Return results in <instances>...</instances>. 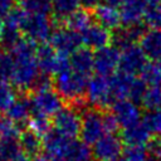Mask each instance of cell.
Masks as SVG:
<instances>
[{
	"label": "cell",
	"instance_id": "obj_1",
	"mask_svg": "<svg viewBox=\"0 0 161 161\" xmlns=\"http://www.w3.org/2000/svg\"><path fill=\"white\" fill-rule=\"evenodd\" d=\"M36 47L29 39H20L10 50L14 63L11 83L20 91L33 88L40 74L36 62Z\"/></svg>",
	"mask_w": 161,
	"mask_h": 161
},
{
	"label": "cell",
	"instance_id": "obj_2",
	"mask_svg": "<svg viewBox=\"0 0 161 161\" xmlns=\"http://www.w3.org/2000/svg\"><path fill=\"white\" fill-rule=\"evenodd\" d=\"M91 77H86L74 72L72 68L55 74L54 87L58 94L70 103L77 109H82L86 106L87 84Z\"/></svg>",
	"mask_w": 161,
	"mask_h": 161
},
{
	"label": "cell",
	"instance_id": "obj_3",
	"mask_svg": "<svg viewBox=\"0 0 161 161\" xmlns=\"http://www.w3.org/2000/svg\"><path fill=\"white\" fill-rule=\"evenodd\" d=\"M86 97L88 103L96 108L103 109L108 106H112L116 99L112 92L111 78L99 74L91 77L87 84Z\"/></svg>",
	"mask_w": 161,
	"mask_h": 161
},
{
	"label": "cell",
	"instance_id": "obj_4",
	"mask_svg": "<svg viewBox=\"0 0 161 161\" xmlns=\"http://www.w3.org/2000/svg\"><path fill=\"white\" fill-rule=\"evenodd\" d=\"M29 99L31 114H39L49 118L54 117L63 108V98L52 87L34 91Z\"/></svg>",
	"mask_w": 161,
	"mask_h": 161
},
{
	"label": "cell",
	"instance_id": "obj_5",
	"mask_svg": "<svg viewBox=\"0 0 161 161\" xmlns=\"http://www.w3.org/2000/svg\"><path fill=\"white\" fill-rule=\"evenodd\" d=\"M36 62L42 74H58L70 68L68 55L55 52L50 44H43L36 49Z\"/></svg>",
	"mask_w": 161,
	"mask_h": 161
},
{
	"label": "cell",
	"instance_id": "obj_6",
	"mask_svg": "<svg viewBox=\"0 0 161 161\" xmlns=\"http://www.w3.org/2000/svg\"><path fill=\"white\" fill-rule=\"evenodd\" d=\"M74 140L64 137L55 130H50L43 136V148L45 156L53 161H69Z\"/></svg>",
	"mask_w": 161,
	"mask_h": 161
},
{
	"label": "cell",
	"instance_id": "obj_7",
	"mask_svg": "<svg viewBox=\"0 0 161 161\" xmlns=\"http://www.w3.org/2000/svg\"><path fill=\"white\" fill-rule=\"evenodd\" d=\"M53 24L48 15L43 14H26L21 31L25 34L26 39L31 40L33 43H44L48 40L53 33Z\"/></svg>",
	"mask_w": 161,
	"mask_h": 161
},
{
	"label": "cell",
	"instance_id": "obj_8",
	"mask_svg": "<svg viewBox=\"0 0 161 161\" xmlns=\"http://www.w3.org/2000/svg\"><path fill=\"white\" fill-rule=\"evenodd\" d=\"M103 113L98 109H87L82 116V123H80V140L87 146L94 145L102 136H104L106 128H104V118Z\"/></svg>",
	"mask_w": 161,
	"mask_h": 161
},
{
	"label": "cell",
	"instance_id": "obj_9",
	"mask_svg": "<svg viewBox=\"0 0 161 161\" xmlns=\"http://www.w3.org/2000/svg\"><path fill=\"white\" fill-rule=\"evenodd\" d=\"M80 123L82 117L78 113V109L73 106L63 107L53 119V126L58 133L63 135L64 137L75 140V137L80 132Z\"/></svg>",
	"mask_w": 161,
	"mask_h": 161
},
{
	"label": "cell",
	"instance_id": "obj_10",
	"mask_svg": "<svg viewBox=\"0 0 161 161\" xmlns=\"http://www.w3.org/2000/svg\"><path fill=\"white\" fill-rule=\"evenodd\" d=\"M147 64V57L137 44H131L121 48L119 50V65L118 69L122 73L136 75L140 74L143 67Z\"/></svg>",
	"mask_w": 161,
	"mask_h": 161
},
{
	"label": "cell",
	"instance_id": "obj_11",
	"mask_svg": "<svg viewBox=\"0 0 161 161\" xmlns=\"http://www.w3.org/2000/svg\"><path fill=\"white\" fill-rule=\"evenodd\" d=\"M49 40L50 45L55 49V52L63 55H72L83 44L80 33H77L69 28L54 29Z\"/></svg>",
	"mask_w": 161,
	"mask_h": 161
},
{
	"label": "cell",
	"instance_id": "obj_12",
	"mask_svg": "<svg viewBox=\"0 0 161 161\" xmlns=\"http://www.w3.org/2000/svg\"><path fill=\"white\" fill-rule=\"evenodd\" d=\"M123 152V142L116 133H106L94 145L92 156L96 161H114Z\"/></svg>",
	"mask_w": 161,
	"mask_h": 161
},
{
	"label": "cell",
	"instance_id": "obj_13",
	"mask_svg": "<svg viewBox=\"0 0 161 161\" xmlns=\"http://www.w3.org/2000/svg\"><path fill=\"white\" fill-rule=\"evenodd\" d=\"M119 50L117 47L107 45L94 53V70L99 75L111 77L118 69Z\"/></svg>",
	"mask_w": 161,
	"mask_h": 161
},
{
	"label": "cell",
	"instance_id": "obj_14",
	"mask_svg": "<svg viewBox=\"0 0 161 161\" xmlns=\"http://www.w3.org/2000/svg\"><path fill=\"white\" fill-rule=\"evenodd\" d=\"M119 127L127 128L141 122V109L131 99H118L112 104V112Z\"/></svg>",
	"mask_w": 161,
	"mask_h": 161
},
{
	"label": "cell",
	"instance_id": "obj_15",
	"mask_svg": "<svg viewBox=\"0 0 161 161\" xmlns=\"http://www.w3.org/2000/svg\"><path fill=\"white\" fill-rule=\"evenodd\" d=\"M80 35H82L83 44L87 45L88 48H93L96 50L109 45V43L113 39L112 33L97 23L89 25L84 31L80 33Z\"/></svg>",
	"mask_w": 161,
	"mask_h": 161
},
{
	"label": "cell",
	"instance_id": "obj_16",
	"mask_svg": "<svg viewBox=\"0 0 161 161\" xmlns=\"http://www.w3.org/2000/svg\"><path fill=\"white\" fill-rule=\"evenodd\" d=\"M118 10L122 25L132 26L141 24V20L145 18L146 6L142 0H126Z\"/></svg>",
	"mask_w": 161,
	"mask_h": 161
},
{
	"label": "cell",
	"instance_id": "obj_17",
	"mask_svg": "<svg viewBox=\"0 0 161 161\" xmlns=\"http://www.w3.org/2000/svg\"><path fill=\"white\" fill-rule=\"evenodd\" d=\"M30 116H31L30 99L29 97H25V96L16 97L6 109L8 119L18 126L24 123L25 121H29Z\"/></svg>",
	"mask_w": 161,
	"mask_h": 161
},
{
	"label": "cell",
	"instance_id": "obj_18",
	"mask_svg": "<svg viewBox=\"0 0 161 161\" xmlns=\"http://www.w3.org/2000/svg\"><path fill=\"white\" fill-rule=\"evenodd\" d=\"M93 16L97 20V24L104 26L108 30L118 29L121 23V15L119 10L114 6H111L108 4H101L93 10Z\"/></svg>",
	"mask_w": 161,
	"mask_h": 161
},
{
	"label": "cell",
	"instance_id": "obj_19",
	"mask_svg": "<svg viewBox=\"0 0 161 161\" xmlns=\"http://www.w3.org/2000/svg\"><path fill=\"white\" fill-rule=\"evenodd\" d=\"M69 63L74 72L91 77V73L94 69V54L87 48H79L70 55Z\"/></svg>",
	"mask_w": 161,
	"mask_h": 161
},
{
	"label": "cell",
	"instance_id": "obj_20",
	"mask_svg": "<svg viewBox=\"0 0 161 161\" xmlns=\"http://www.w3.org/2000/svg\"><path fill=\"white\" fill-rule=\"evenodd\" d=\"M121 140L126 146H147L151 141V133L141 122L123 128Z\"/></svg>",
	"mask_w": 161,
	"mask_h": 161
},
{
	"label": "cell",
	"instance_id": "obj_21",
	"mask_svg": "<svg viewBox=\"0 0 161 161\" xmlns=\"http://www.w3.org/2000/svg\"><path fill=\"white\" fill-rule=\"evenodd\" d=\"M140 47L147 58L158 60L161 58V29H150L140 39Z\"/></svg>",
	"mask_w": 161,
	"mask_h": 161
},
{
	"label": "cell",
	"instance_id": "obj_22",
	"mask_svg": "<svg viewBox=\"0 0 161 161\" xmlns=\"http://www.w3.org/2000/svg\"><path fill=\"white\" fill-rule=\"evenodd\" d=\"M109 78H111V86H112V92H113L114 99L116 101L128 99L131 88L133 86L136 77L118 72V73H114L113 75H111Z\"/></svg>",
	"mask_w": 161,
	"mask_h": 161
},
{
	"label": "cell",
	"instance_id": "obj_23",
	"mask_svg": "<svg viewBox=\"0 0 161 161\" xmlns=\"http://www.w3.org/2000/svg\"><path fill=\"white\" fill-rule=\"evenodd\" d=\"M19 146H20V150L29 157H31V156L36 157L38 153L40 152V150L43 148V138L38 133H35L34 131L28 128V130L20 132Z\"/></svg>",
	"mask_w": 161,
	"mask_h": 161
},
{
	"label": "cell",
	"instance_id": "obj_24",
	"mask_svg": "<svg viewBox=\"0 0 161 161\" xmlns=\"http://www.w3.org/2000/svg\"><path fill=\"white\" fill-rule=\"evenodd\" d=\"M143 33H145V29H143L142 24L125 26V28L117 30L116 35H113V39H114L117 47L123 48V47H127L131 44H136V42H140Z\"/></svg>",
	"mask_w": 161,
	"mask_h": 161
},
{
	"label": "cell",
	"instance_id": "obj_25",
	"mask_svg": "<svg viewBox=\"0 0 161 161\" xmlns=\"http://www.w3.org/2000/svg\"><path fill=\"white\" fill-rule=\"evenodd\" d=\"M93 15L91 14L89 10L87 9H78L75 10L72 15H69L65 19V24L67 28L77 31V33H82L84 31L89 25H92L93 23Z\"/></svg>",
	"mask_w": 161,
	"mask_h": 161
},
{
	"label": "cell",
	"instance_id": "obj_26",
	"mask_svg": "<svg viewBox=\"0 0 161 161\" xmlns=\"http://www.w3.org/2000/svg\"><path fill=\"white\" fill-rule=\"evenodd\" d=\"M20 26L11 21L10 19L5 18L3 28H1V33H0V43L3 44V47L11 49L21 38H20Z\"/></svg>",
	"mask_w": 161,
	"mask_h": 161
},
{
	"label": "cell",
	"instance_id": "obj_27",
	"mask_svg": "<svg viewBox=\"0 0 161 161\" xmlns=\"http://www.w3.org/2000/svg\"><path fill=\"white\" fill-rule=\"evenodd\" d=\"M140 79L147 87H161V65L160 63H147L140 73Z\"/></svg>",
	"mask_w": 161,
	"mask_h": 161
},
{
	"label": "cell",
	"instance_id": "obj_28",
	"mask_svg": "<svg viewBox=\"0 0 161 161\" xmlns=\"http://www.w3.org/2000/svg\"><path fill=\"white\" fill-rule=\"evenodd\" d=\"M80 0H52V11L57 19L65 20L79 9Z\"/></svg>",
	"mask_w": 161,
	"mask_h": 161
},
{
	"label": "cell",
	"instance_id": "obj_29",
	"mask_svg": "<svg viewBox=\"0 0 161 161\" xmlns=\"http://www.w3.org/2000/svg\"><path fill=\"white\" fill-rule=\"evenodd\" d=\"M142 123L151 135L161 136V108L147 111L142 118Z\"/></svg>",
	"mask_w": 161,
	"mask_h": 161
},
{
	"label": "cell",
	"instance_id": "obj_30",
	"mask_svg": "<svg viewBox=\"0 0 161 161\" xmlns=\"http://www.w3.org/2000/svg\"><path fill=\"white\" fill-rule=\"evenodd\" d=\"M141 104L147 111L161 108V87H147L141 99Z\"/></svg>",
	"mask_w": 161,
	"mask_h": 161
},
{
	"label": "cell",
	"instance_id": "obj_31",
	"mask_svg": "<svg viewBox=\"0 0 161 161\" xmlns=\"http://www.w3.org/2000/svg\"><path fill=\"white\" fill-rule=\"evenodd\" d=\"M21 8L29 14L48 15L52 10V0H20Z\"/></svg>",
	"mask_w": 161,
	"mask_h": 161
},
{
	"label": "cell",
	"instance_id": "obj_32",
	"mask_svg": "<svg viewBox=\"0 0 161 161\" xmlns=\"http://www.w3.org/2000/svg\"><path fill=\"white\" fill-rule=\"evenodd\" d=\"M16 98L14 88L8 79L0 78V109H8V107Z\"/></svg>",
	"mask_w": 161,
	"mask_h": 161
},
{
	"label": "cell",
	"instance_id": "obj_33",
	"mask_svg": "<svg viewBox=\"0 0 161 161\" xmlns=\"http://www.w3.org/2000/svg\"><path fill=\"white\" fill-rule=\"evenodd\" d=\"M29 128L31 131H34L35 133H38L42 138L45 133H48L50 131V122L48 117L44 116H39V114H31L29 121H28Z\"/></svg>",
	"mask_w": 161,
	"mask_h": 161
},
{
	"label": "cell",
	"instance_id": "obj_34",
	"mask_svg": "<svg viewBox=\"0 0 161 161\" xmlns=\"http://www.w3.org/2000/svg\"><path fill=\"white\" fill-rule=\"evenodd\" d=\"M125 158L127 161H148L150 153L147 146H127L123 150Z\"/></svg>",
	"mask_w": 161,
	"mask_h": 161
},
{
	"label": "cell",
	"instance_id": "obj_35",
	"mask_svg": "<svg viewBox=\"0 0 161 161\" xmlns=\"http://www.w3.org/2000/svg\"><path fill=\"white\" fill-rule=\"evenodd\" d=\"M143 19L146 24L152 29H161V5L156 3L155 5L147 8Z\"/></svg>",
	"mask_w": 161,
	"mask_h": 161
},
{
	"label": "cell",
	"instance_id": "obj_36",
	"mask_svg": "<svg viewBox=\"0 0 161 161\" xmlns=\"http://www.w3.org/2000/svg\"><path fill=\"white\" fill-rule=\"evenodd\" d=\"M19 126L9 119H4L0 126V140H19Z\"/></svg>",
	"mask_w": 161,
	"mask_h": 161
},
{
	"label": "cell",
	"instance_id": "obj_37",
	"mask_svg": "<svg viewBox=\"0 0 161 161\" xmlns=\"http://www.w3.org/2000/svg\"><path fill=\"white\" fill-rule=\"evenodd\" d=\"M13 69H14V63H13L11 55L1 54V57H0V78L10 80Z\"/></svg>",
	"mask_w": 161,
	"mask_h": 161
},
{
	"label": "cell",
	"instance_id": "obj_38",
	"mask_svg": "<svg viewBox=\"0 0 161 161\" xmlns=\"http://www.w3.org/2000/svg\"><path fill=\"white\" fill-rule=\"evenodd\" d=\"M104 118V128L107 133H116L117 130L119 128V125L117 122V119L114 118V116L112 113H104L103 116Z\"/></svg>",
	"mask_w": 161,
	"mask_h": 161
},
{
	"label": "cell",
	"instance_id": "obj_39",
	"mask_svg": "<svg viewBox=\"0 0 161 161\" xmlns=\"http://www.w3.org/2000/svg\"><path fill=\"white\" fill-rule=\"evenodd\" d=\"M13 4L14 0H0V16L5 19L6 15L13 10Z\"/></svg>",
	"mask_w": 161,
	"mask_h": 161
},
{
	"label": "cell",
	"instance_id": "obj_40",
	"mask_svg": "<svg viewBox=\"0 0 161 161\" xmlns=\"http://www.w3.org/2000/svg\"><path fill=\"white\" fill-rule=\"evenodd\" d=\"M102 0H80V5H83L87 10H94L98 5H101Z\"/></svg>",
	"mask_w": 161,
	"mask_h": 161
},
{
	"label": "cell",
	"instance_id": "obj_41",
	"mask_svg": "<svg viewBox=\"0 0 161 161\" xmlns=\"http://www.w3.org/2000/svg\"><path fill=\"white\" fill-rule=\"evenodd\" d=\"M9 161H31L30 160V157L28 156V155H25L23 151H20L18 155H15L13 158H10Z\"/></svg>",
	"mask_w": 161,
	"mask_h": 161
},
{
	"label": "cell",
	"instance_id": "obj_42",
	"mask_svg": "<svg viewBox=\"0 0 161 161\" xmlns=\"http://www.w3.org/2000/svg\"><path fill=\"white\" fill-rule=\"evenodd\" d=\"M106 4L111 5V6H114V8H121V5L126 1V0H104Z\"/></svg>",
	"mask_w": 161,
	"mask_h": 161
},
{
	"label": "cell",
	"instance_id": "obj_43",
	"mask_svg": "<svg viewBox=\"0 0 161 161\" xmlns=\"http://www.w3.org/2000/svg\"><path fill=\"white\" fill-rule=\"evenodd\" d=\"M143 1V4H145V6H146V9L147 8H150V6H152V5H155L158 0H142Z\"/></svg>",
	"mask_w": 161,
	"mask_h": 161
},
{
	"label": "cell",
	"instance_id": "obj_44",
	"mask_svg": "<svg viewBox=\"0 0 161 161\" xmlns=\"http://www.w3.org/2000/svg\"><path fill=\"white\" fill-rule=\"evenodd\" d=\"M33 161H50L45 155H38Z\"/></svg>",
	"mask_w": 161,
	"mask_h": 161
},
{
	"label": "cell",
	"instance_id": "obj_45",
	"mask_svg": "<svg viewBox=\"0 0 161 161\" xmlns=\"http://www.w3.org/2000/svg\"><path fill=\"white\" fill-rule=\"evenodd\" d=\"M148 161H161V157H150Z\"/></svg>",
	"mask_w": 161,
	"mask_h": 161
},
{
	"label": "cell",
	"instance_id": "obj_46",
	"mask_svg": "<svg viewBox=\"0 0 161 161\" xmlns=\"http://www.w3.org/2000/svg\"><path fill=\"white\" fill-rule=\"evenodd\" d=\"M114 161H127V160H126L125 157H118V158H117V160H114Z\"/></svg>",
	"mask_w": 161,
	"mask_h": 161
},
{
	"label": "cell",
	"instance_id": "obj_47",
	"mask_svg": "<svg viewBox=\"0 0 161 161\" xmlns=\"http://www.w3.org/2000/svg\"><path fill=\"white\" fill-rule=\"evenodd\" d=\"M3 121H4V118H3V116H1V112H0V126H1V123H3Z\"/></svg>",
	"mask_w": 161,
	"mask_h": 161
},
{
	"label": "cell",
	"instance_id": "obj_48",
	"mask_svg": "<svg viewBox=\"0 0 161 161\" xmlns=\"http://www.w3.org/2000/svg\"><path fill=\"white\" fill-rule=\"evenodd\" d=\"M157 4H158V5H161V0H158V1H157Z\"/></svg>",
	"mask_w": 161,
	"mask_h": 161
},
{
	"label": "cell",
	"instance_id": "obj_49",
	"mask_svg": "<svg viewBox=\"0 0 161 161\" xmlns=\"http://www.w3.org/2000/svg\"><path fill=\"white\" fill-rule=\"evenodd\" d=\"M158 63H160V65H161V58H160V59H158Z\"/></svg>",
	"mask_w": 161,
	"mask_h": 161
},
{
	"label": "cell",
	"instance_id": "obj_50",
	"mask_svg": "<svg viewBox=\"0 0 161 161\" xmlns=\"http://www.w3.org/2000/svg\"><path fill=\"white\" fill-rule=\"evenodd\" d=\"M0 57H1V53H0Z\"/></svg>",
	"mask_w": 161,
	"mask_h": 161
},
{
	"label": "cell",
	"instance_id": "obj_51",
	"mask_svg": "<svg viewBox=\"0 0 161 161\" xmlns=\"http://www.w3.org/2000/svg\"><path fill=\"white\" fill-rule=\"evenodd\" d=\"M0 160H1V157H0Z\"/></svg>",
	"mask_w": 161,
	"mask_h": 161
},
{
	"label": "cell",
	"instance_id": "obj_52",
	"mask_svg": "<svg viewBox=\"0 0 161 161\" xmlns=\"http://www.w3.org/2000/svg\"><path fill=\"white\" fill-rule=\"evenodd\" d=\"M0 161H3V160H0Z\"/></svg>",
	"mask_w": 161,
	"mask_h": 161
}]
</instances>
